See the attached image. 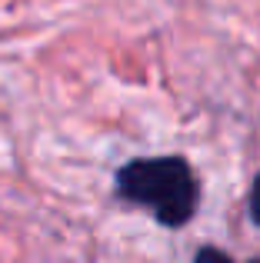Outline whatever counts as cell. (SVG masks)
I'll use <instances>...</instances> for the list:
<instances>
[{
	"instance_id": "1",
	"label": "cell",
	"mask_w": 260,
	"mask_h": 263,
	"mask_svg": "<svg viewBox=\"0 0 260 263\" xmlns=\"http://www.w3.org/2000/svg\"><path fill=\"white\" fill-rule=\"evenodd\" d=\"M114 193L130 206H143L160 227L190 223L200 206V180L183 157H134L114 177Z\"/></svg>"
},
{
	"instance_id": "3",
	"label": "cell",
	"mask_w": 260,
	"mask_h": 263,
	"mask_svg": "<svg viewBox=\"0 0 260 263\" xmlns=\"http://www.w3.org/2000/svg\"><path fill=\"white\" fill-rule=\"evenodd\" d=\"M250 217H254V223L260 227V174L254 180V186H250Z\"/></svg>"
},
{
	"instance_id": "2",
	"label": "cell",
	"mask_w": 260,
	"mask_h": 263,
	"mask_svg": "<svg viewBox=\"0 0 260 263\" xmlns=\"http://www.w3.org/2000/svg\"><path fill=\"white\" fill-rule=\"evenodd\" d=\"M194 263H237L230 253H224V250H217V247H200L197 250V257ZM247 263H260V260H247Z\"/></svg>"
}]
</instances>
